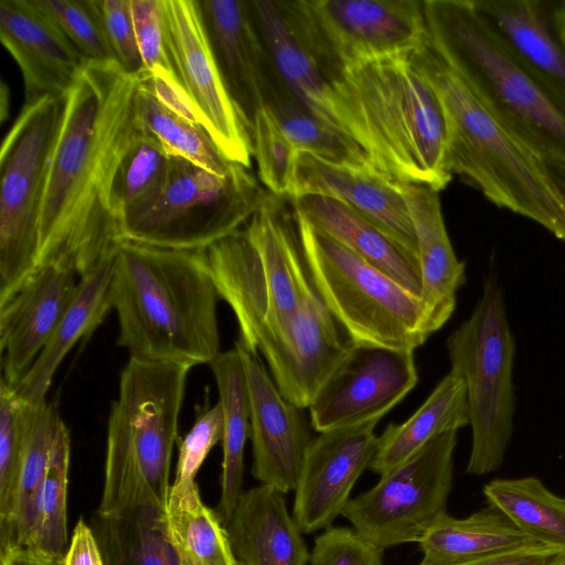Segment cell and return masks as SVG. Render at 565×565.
Returning <instances> with one entry per match:
<instances>
[{
	"label": "cell",
	"instance_id": "f35d334b",
	"mask_svg": "<svg viewBox=\"0 0 565 565\" xmlns=\"http://www.w3.org/2000/svg\"><path fill=\"white\" fill-rule=\"evenodd\" d=\"M102 520L109 565H179L168 537L166 511L142 507Z\"/></svg>",
	"mask_w": 565,
	"mask_h": 565
},
{
	"label": "cell",
	"instance_id": "9a60e30c",
	"mask_svg": "<svg viewBox=\"0 0 565 565\" xmlns=\"http://www.w3.org/2000/svg\"><path fill=\"white\" fill-rule=\"evenodd\" d=\"M413 350L354 345L310 404L316 431L383 417L415 387Z\"/></svg>",
	"mask_w": 565,
	"mask_h": 565
},
{
	"label": "cell",
	"instance_id": "8fae6325",
	"mask_svg": "<svg viewBox=\"0 0 565 565\" xmlns=\"http://www.w3.org/2000/svg\"><path fill=\"white\" fill-rule=\"evenodd\" d=\"M67 96L23 105L0 153V307L36 270L51 157Z\"/></svg>",
	"mask_w": 565,
	"mask_h": 565
},
{
	"label": "cell",
	"instance_id": "5bb4252c",
	"mask_svg": "<svg viewBox=\"0 0 565 565\" xmlns=\"http://www.w3.org/2000/svg\"><path fill=\"white\" fill-rule=\"evenodd\" d=\"M173 71L225 158L250 169L252 124L232 98L217 65L200 0H163Z\"/></svg>",
	"mask_w": 565,
	"mask_h": 565
},
{
	"label": "cell",
	"instance_id": "83f0119b",
	"mask_svg": "<svg viewBox=\"0 0 565 565\" xmlns=\"http://www.w3.org/2000/svg\"><path fill=\"white\" fill-rule=\"evenodd\" d=\"M424 565H454L541 545L501 510L488 505L457 519L443 514L418 542ZM546 545V544H545Z\"/></svg>",
	"mask_w": 565,
	"mask_h": 565
},
{
	"label": "cell",
	"instance_id": "74e56055",
	"mask_svg": "<svg viewBox=\"0 0 565 565\" xmlns=\"http://www.w3.org/2000/svg\"><path fill=\"white\" fill-rule=\"evenodd\" d=\"M70 430L61 419L46 473L39 487L32 530L24 546L63 556L67 545Z\"/></svg>",
	"mask_w": 565,
	"mask_h": 565
},
{
	"label": "cell",
	"instance_id": "db71d44e",
	"mask_svg": "<svg viewBox=\"0 0 565 565\" xmlns=\"http://www.w3.org/2000/svg\"><path fill=\"white\" fill-rule=\"evenodd\" d=\"M241 565V564H239Z\"/></svg>",
	"mask_w": 565,
	"mask_h": 565
},
{
	"label": "cell",
	"instance_id": "6da1fadb",
	"mask_svg": "<svg viewBox=\"0 0 565 565\" xmlns=\"http://www.w3.org/2000/svg\"><path fill=\"white\" fill-rule=\"evenodd\" d=\"M138 84L116 61L88 62L68 93L49 167L38 267L64 262L81 278L116 255L121 237L110 188L140 131Z\"/></svg>",
	"mask_w": 565,
	"mask_h": 565
},
{
	"label": "cell",
	"instance_id": "836d02e7",
	"mask_svg": "<svg viewBox=\"0 0 565 565\" xmlns=\"http://www.w3.org/2000/svg\"><path fill=\"white\" fill-rule=\"evenodd\" d=\"M60 420L54 404L31 403L21 471L9 522L0 530V550L26 543L34 521L36 492L49 467Z\"/></svg>",
	"mask_w": 565,
	"mask_h": 565
},
{
	"label": "cell",
	"instance_id": "ee69618b",
	"mask_svg": "<svg viewBox=\"0 0 565 565\" xmlns=\"http://www.w3.org/2000/svg\"><path fill=\"white\" fill-rule=\"evenodd\" d=\"M383 552L353 527L330 526L318 535L310 565H384Z\"/></svg>",
	"mask_w": 565,
	"mask_h": 565
},
{
	"label": "cell",
	"instance_id": "d590c367",
	"mask_svg": "<svg viewBox=\"0 0 565 565\" xmlns=\"http://www.w3.org/2000/svg\"><path fill=\"white\" fill-rule=\"evenodd\" d=\"M136 117L140 129L153 136L170 156L184 158L216 174H226L228 161L200 125L164 106L139 78Z\"/></svg>",
	"mask_w": 565,
	"mask_h": 565
},
{
	"label": "cell",
	"instance_id": "44dd1931",
	"mask_svg": "<svg viewBox=\"0 0 565 565\" xmlns=\"http://www.w3.org/2000/svg\"><path fill=\"white\" fill-rule=\"evenodd\" d=\"M277 77L285 89L327 124L354 139L376 162L375 142L288 25L276 1H249Z\"/></svg>",
	"mask_w": 565,
	"mask_h": 565
},
{
	"label": "cell",
	"instance_id": "7bdbcfd3",
	"mask_svg": "<svg viewBox=\"0 0 565 565\" xmlns=\"http://www.w3.org/2000/svg\"><path fill=\"white\" fill-rule=\"evenodd\" d=\"M116 62L132 76L145 74L138 49L130 0H90Z\"/></svg>",
	"mask_w": 565,
	"mask_h": 565
},
{
	"label": "cell",
	"instance_id": "7402d4cb",
	"mask_svg": "<svg viewBox=\"0 0 565 565\" xmlns=\"http://www.w3.org/2000/svg\"><path fill=\"white\" fill-rule=\"evenodd\" d=\"M226 87L250 121L279 85L249 1L200 0Z\"/></svg>",
	"mask_w": 565,
	"mask_h": 565
},
{
	"label": "cell",
	"instance_id": "b9f144b4",
	"mask_svg": "<svg viewBox=\"0 0 565 565\" xmlns=\"http://www.w3.org/2000/svg\"><path fill=\"white\" fill-rule=\"evenodd\" d=\"M87 62L116 61L90 0H34Z\"/></svg>",
	"mask_w": 565,
	"mask_h": 565
},
{
	"label": "cell",
	"instance_id": "7a4b0ae2",
	"mask_svg": "<svg viewBox=\"0 0 565 565\" xmlns=\"http://www.w3.org/2000/svg\"><path fill=\"white\" fill-rule=\"evenodd\" d=\"M109 296L130 356L193 367L221 351V300L205 250H177L128 241L118 246Z\"/></svg>",
	"mask_w": 565,
	"mask_h": 565
},
{
	"label": "cell",
	"instance_id": "30bf717a",
	"mask_svg": "<svg viewBox=\"0 0 565 565\" xmlns=\"http://www.w3.org/2000/svg\"><path fill=\"white\" fill-rule=\"evenodd\" d=\"M451 369L466 384L472 444L467 473L503 462L513 433L515 342L501 286L489 277L470 317L446 342Z\"/></svg>",
	"mask_w": 565,
	"mask_h": 565
},
{
	"label": "cell",
	"instance_id": "1f68e13d",
	"mask_svg": "<svg viewBox=\"0 0 565 565\" xmlns=\"http://www.w3.org/2000/svg\"><path fill=\"white\" fill-rule=\"evenodd\" d=\"M166 521L179 565H239L225 525L203 503L195 481L171 484Z\"/></svg>",
	"mask_w": 565,
	"mask_h": 565
},
{
	"label": "cell",
	"instance_id": "ffe728a7",
	"mask_svg": "<svg viewBox=\"0 0 565 565\" xmlns=\"http://www.w3.org/2000/svg\"><path fill=\"white\" fill-rule=\"evenodd\" d=\"M0 39L20 68L23 105L67 96L88 63L34 0H0Z\"/></svg>",
	"mask_w": 565,
	"mask_h": 565
},
{
	"label": "cell",
	"instance_id": "8d00e7d4",
	"mask_svg": "<svg viewBox=\"0 0 565 565\" xmlns=\"http://www.w3.org/2000/svg\"><path fill=\"white\" fill-rule=\"evenodd\" d=\"M170 166L171 156L162 145L140 129L122 154L111 182L110 207L118 225L159 194Z\"/></svg>",
	"mask_w": 565,
	"mask_h": 565
},
{
	"label": "cell",
	"instance_id": "4fadbf2b",
	"mask_svg": "<svg viewBox=\"0 0 565 565\" xmlns=\"http://www.w3.org/2000/svg\"><path fill=\"white\" fill-rule=\"evenodd\" d=\"M457 430L444 433L381 476L342 512L377 548L418 543L447 508L454 477Z\"/></svg>",
	"mask_w": 565,
	"mask_h": 565
},
{
	"label": "cell",
	"instance_id": "7c38bea8",
	"mask_svg": "<svg viewBox=\"0 0 565 565\" xmlns=\"http://www.w3.org/2000/svg\"><path fill=\"white\" fill-rule=\"evenodd\" d=\"M276 3L329 81L356 61L414 51L427 30L420 0H280Z\"/></svg>",
	"mask_w": 565,
	"mask_h": 565
},
{
	"label": "cell",
	"instance_id": "d4e9b609",
	"mask_svg": "<svg viewBox=\"0 0 565 565\" xmlns=\"http://www.w3.org/2000/svg\"><path fill=\"white\" fill-rule=\"evenodd\" d=\"M241 565H307L310 553L286 493L260 483L244 491L224 524Z\"/></svg>",
	"mask_w": 565,
	"mask_h": 565
},
{
	"label": "cell",
	"instance_id": "d6986e66",
	"mask_svg": "<svg viewBox=\"0 0 565 565\" xmlns=\"http://www.w3.org/2000/svg\"><path fill=\"white\" fill-rule=\"evenodd\" d=\"M79 282L67 263L40 265L13 297L0 307L2 379L15 388L51 339Z\"/></svg>",
	"mask_w": 565,
	"mask_h": 565
},
{
	"label": "cell",
	"instance_id": "ac0fdd59",
	"mask_svg": "<svg viewBox=\"0 0 565 565\" xmlns=\"http://www.w3.org/2000/svg\"><path fill=\"white\" fill-rule=\"evenodd\" d=\"M354 345L319 296L258 351L280 393L303 409Z\"/></svg>",
	"mask_w": 565,
	"mask_h": 565
},
{
	"label": "cell",
	"instance_id": "c3c4849f",
	"mask_svg": "<svg viewBox=\"0 0 565 565\" xmlns=\"http://www.w3.org/2000/svg\"><path fill=\"white\" fill-rule=\"evenodd\" d=\"M62 565H105L96 537L83 519L74 527Z\"/></svg>",
	"mask_w": 565,
	"mask_h": 565
},
{
	"label": "cell",
	"instance_id": "cb8c5ba5",
	"mask_svg": "<svg viewBox=\"0 0 565 565\" xmlns=\"http://www.w3.org/2000/svg\"><path fill=\"white\" fill-rule=\"evenodd\" d=\"M406 201L417 241L422 277L420 298L427 311L431 335L451 317L457 292L466 281L465 263L459 260L448 236L438 191L427 185L398 182Z\"/></svg>",
	"mask_w": 565,
	"mask_h": 565
},
{
	"label": "cell",
	"instance_id": "603a6c76",
	"mask_svg": "<svg viewBox=\"0 0 565 565\" xmlns=\"http://www.w3.org/2000/svg\"><path fill=\"white\" fill-rule=\"evenodd\" d=\"M334 199L373 223L418 260L413 221L396 181L327 163L298 151L289 199Z\"/></svg>",
	"mask_w": 565,
	"mask_h": 565
},
{
	"label": "cell",
	"instance_id": "277c9868",
	"mask_svg": "<svg viewBox=\"0 0 565 565\" xmlns=\"http://www.w3.org/2000/svg\"><path fill=\"white\" fill-rule=\"evenodd\" d=\"M189 371L181 364L132 356L122 369L107 425L100 519L142 507L166 511Z\"/></svg>",
	"mask_w": 565,
	"mask_h": 565
},
{
	"label": "cell",
	"instance_id": "9c48e42d",
	"mask_svg": "<svg viewBox=\"0 0 565 565\" xmlns=\"http://www.w3.org/2000/svg\"><path fill=\"white\" fill-rule=\"evenodd\" d=\"M267 193L250 169L238 163L220 175L171 156L163 188L150 203L121 221L120 237L160 248L206 250L242 230Z\"/></svg>",
	"mask_w": 565,
	"mask_h": 565
},
{
	"label": "cell",
	"instance_id": "5b68a950",
	"mask_svg": "<svg viewBox=\"0 0 565 565\" xmlns=\"http://www.w3.org/2000/svg\"><path fill=\"white\" fill-rule=\"evenodd\" d=\"M280 199L267 193L244 228L205 250L221 299L235 315L238 342L253 353L320 296L294 214Z\"/></svg>",
	"mask_w": 565,
	"mask_h": 565
},
{
	"label": "cell",
	"instance_id": "8992f818",
	"mask_svg": "<svg viewBox=\"0 0 565 565\" xmlns=\"http://www.w3.org/2000/svg\"><path fill=\"white\" fill-rule=\"evenodd\" d=\"M330 82L369 129L385 178L438 192L448 185L444 110L411 52L356 61Z\"/></svg>",
	"mask_w": 565,
	"mask_h": 565
},
{
	"label": "cell",
	"instance_id": "816d5d0a",
	"mask_svg": "<svg viewBox=\"0 0 565 565\" xmlns=\"http://www.w3.org/2000/svg\"><path fill=\"white\" fill-rule=\"evenodd\" d=\"M548 166V164H547ZM551 174L555 180L563 198L565 199V170L548 166Z\"/></svg>",
	"mask_w": 565,
	"mask_h": 565
},
{
	"label": "cell",
	"instance_id": "ba28073f",
	"mask_svg": "<svg viewBox=\"0 0 565 565\" xmlns=\"http://www.w3.org/2000/svg\"><path fill=\"white\" fill-rule=\"evenodd\" d=\"M317 290L354 344L413 350L430 337L422 298L292 211Z\"/></svg>",
	"mask_w": 565,
	"mask_h": 565
},
{
	"label": "cell",
	"instance_id": "bcb514c9",
	"mask_svg": "<svg viewBox=\"0 0 565 565\" xmlns=\"http://www.w3.org/2000/svg\"><path fill=\"white\" fill-rule=\"evenodd\" d=\"M224 415L220 403L203 412L190 431L179 441L173 483L195 481V476L212 448L223 439Z\"/></svg>",
	"mask_w": 565,
	"mask_h": 565
},
{
	"label": "cell",
	"instance_id": "f907efd6",
	"mask_svg": "<svg viewBox=\"0 0 565 565\" xmlns=\"http://www.w3.org/2000/svg\"><path fill=\"white\" fill-rule=\"evenodd\" d=\"M550 13L556 35L565 49V0L550 2Z\"/></svg>",
	"mask_w": 565,
	"mask_h": 565
},
{
	"label": "cell",
	"instance_id": "e0dca14e",
	"mask_svg": "<svg viewBox=\"0 0 565 565\" xmlns=\"http://www.w3.org/2000/svg\"><path fill=\"white\" fill-rule=\"evenodd\" d=\"M248 387L253 477L288 493L295 490L307 451L313 440L311 423L302 408L279 391L258 356L238 341Z\"/></svg>",
	"mask_w": 565,
	"mask_h": 565
},
{
	"label": "cell",
	"instance_id": "4316f807",
	"mask_svg": "<svg viewBox=\"0 0 565 565\" xmlns=\"http://www.w3.org/2000/svg\"><path fill=\"white\" fill-rule=\"evenodd\" d=\"M292 211L420 297L416 257L345 204L322 195L290 199Z\"/></svg>",
	"mask_w": 565,
	"mask_h": 565
},
{
	"label": "cell",
	"instance_id": "f6af8a7d",
	"mask_svg": "<svg viewBox=\"0 0 565 565\" xmlns=\"http://www.w3.org/2000/svg\"><path fill=\"white\" fill-rule=\"evenodd\" d=\"M130 10L145 74L156 68L174 73L167 47L163 0H130Z\"/></svg>",
	"mask_w": 565,
	"mask_h": 565
},
{
	"label": "cell",
	"instance_id": "3957f363",
	"mask_svg": "<svg viewBox=\"0 0 565 565\" xmlns=\"http://www.w3.org/2000/svg\"><path fill=\"white\" fill-rule=\"evenodd\" d=\"M411 60L441 104L450 172L497 206L534 221L565 242V199L547 163L493 117L427 30Z\"/></svg>",
	"mask_w": 565,
	"mask_h": 565
},
{
	"label": "cell",
	"instance_id": "4dcf8cb0",
	"mask_svg": "<svg viewBox=\"0 0 565 565\" xmlns=\"http://www.w3.org/2000/svg\"><path fill=\"white\" fill-rule=\"evenodd\" d=\"M224 415L223 461L218 516L225 524L239 497L244 475V449L250 433L249 396L244 364L236 347L209 363Z\"/></svg>",
	"mask_w": 565,
	"mask_h": 565
},
{
	"label": "cell",
	"instance_id": "f546056e",
	"mask_svg": "<svg viewBox=\"0 0 565 565\" xmlns=\"http://www.w3.org/2000/svg\"><path fill=\"white\" fill-rule=\"evenodd\" d=\"M470 425L466 384L449 371L423 405L404 423L388 424L379 436L370 469L382 476L423 448L435 437Z\"/></svg>",
	"mask_w": 565,
	"mask_h": 565
},
{
	"label": "cell",
	"instance_id": "ab89813d",
	"mask_svg": "<svg viewBox=\"0 0 565 565\" xmlns=\"http://www.w3.org/2000/svg\"><path fill=\"white\" fill-rule=\"evenodd\" d=\"M31 403L1 377L0 386V530L10 519L21 471Z\"/></svg>",
	"mask_w": 565,
	"mask_h": 565
},
{
	"label": "cell",
	"instance_id": "2e32d148",
	"mask_svg": "<svg viewBox=\"0 0 565 565\" xmlns=\"http://www.w3.org/2000/svg\"><path fill=\"white\" fill-rule=\"evenodd\" d=\"M381 417L326 430L313 438L295 489L292 516L305 534L330 527L376 452Z\"/></svg>",
	"mask_w": 565,
	"mask_h": 565
},
{
	"label": "cell",
	"instance_id": "f1b7e54d",
	"mask_svg": "<svg viewBox=\"0 0 565 565\" xmlns=\"http://www.w3.org/2000/svg\"><path fill=\"white\" fill-rule=\"evenodd\" d=\"M115 256L79 278L75 296L54 333L14 388L23 399L33 404L45 401L65 355L81 339H87L113 309L109 288Z\"/></svg>",
	"mask_w": 565,
	"mask_h": 565
},
{
	"label": "cell",
	"instance_id": "681fc988",
	"mask_svg": "<svg viewBox=\"0 0 565 565\" xmlns=\"http://www.w3.org/2000/svg\"><path fill=\"white\" fill-rule=\"evenodd\" d=\"M1 565H62L63 556L41 553L26 546L0 550Z\"/></svg>",
	"mask_w": 565,
	"mask_h": 565
},
{
	"label": "cell",
	"instance_id": "7dc6e473",
	"mask_svg": "<svg viewBox=\"0 0 565 565\" xmlns=\"http://www.w3.org/2000/svg\"><path fill=\"white\" fill-rule=\"evenodd\" d=\"M564 555L565 548L541 544L454 565H552Z\"/></svg>",
	"mask_w": 565,
	"mask_h": 565
},
{
	"label": "cell",
	"instance_id": "e575fe53",
	"mask_svg": "<svg viewBox=\"0 0 565 565\" xmlns=\"http://www.w3.org/2000/svg\"><path fill=\"white\" fill-rule=\"evenodd\" d=\"M488 503L542 544L565 548V498L533 477L494 479L483 488Z\"/></svg>",
	"mask_w": 565,
	"mask_h": 565
},
{
	"label": "cell",
	"instance_id": "52a82bcc",
	"mask_svg": "<svg viewBox=\"0 0 565 565\" xmlns=\"http://www.w3.org/2000/svg\"><path fill=\"white\" fill-rule=\"evenodd\" d=\"M427 34L516 139L565 170V105L497 39L471 0H424Z\"/></svg>",
	"mask_w": 565,
	"mask_h": 565
},
{
	"label": "cell",
	"instance_id": "d6a6232c",
	"mask_svg": "<svg viewBox=\"0 0 565 565\" xmlns=\"http://www.w3.org/2000/svg\"><path fill=\"white\" fill-rule=\"evenodd\" d=\"M292 146L327 163L382 175L366 151L296 100L279 83L266 104Z\"/></svg>",
	"mask_w": 565,
	"mask_h": 565
},
{
	"label": "cell",
	"instance_id": "f5cc1de1",
	"mask_svg": "<svg viewBox=\"0 0 565 565\" xmlns=\"http://www.w3.org/2000/svg\"><path fill=\"white\" fill-rule=\"evenodd\" d=\"M552 565H565V555Z\"/></svg>",
	"mask_w": 565,
	"mask_h": 565
},
{
	"label": "cell",
	"instance_id": "484cf974",
	"mask_svg": "<svg viewBox=\"0 0 565 565\" xmlns=\"http://www.w3.org/2000/svg\"><path fill=\"white\" fill-rule=\"evenodd\" d=\"M471 1L503 46L565 105V49L554 30L550 2Z\"/></svg>",
	"mask_w": 565,
	"mask_h": 565
},
{
	"label": "cell",
	"instance_id": "60d3db41",
	"mask_svg": "<svg viewBox=\"0 0 565 565\" xmlns=\"http://www.w3.org/2000/svg\"><path fill=\"white\" fill-rule=\"evenodd\" d=\"M252 139L259 180L273 195L288 198L298 150L267 105L253 117Z\"/></svg>",
	"mask_w": 565,
	"mask_h": 565
}]
</instances>
